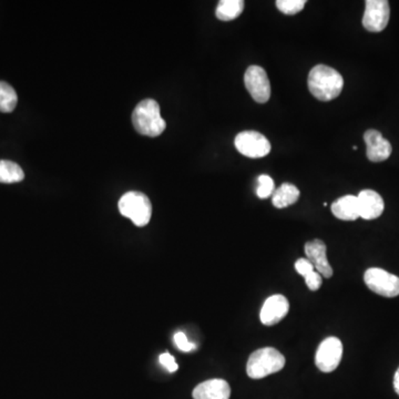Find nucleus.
Returning <instances> with one entry per match:
<instances>
[{
	"mask_svg": "<svg viewBox=\"0 0 399 399\" xmlns=\"http://www.w3.org/2000/svg\"><path fill=\"white\" fill-rule=\"evenodd\" d=\"M174 342H176V347L180 349V351L184 352V353H189V352L193 351L197 348L195 342H190L186 338V335L182 332H178L174 334Z\"/></svg>",
	"mask_w": 399,
	"mask_h": 399,
	"instance_id": "4be33fe9",
	"label": "nucleus"
},
{
	"mask_svg": "<svg viewBox=\"0 0 399 399\" xmlns=\"http://www.w3.org/2000/svg\"><path fill=\"white\" fill-rule=\"evenodd\" d=\"M244 84L254 101L265 103L270 100V80L263 68L259 66H250L244 75Z\"/></svg>",
	"mask_w": 399,
	"mask_h": 399,
	"instance_id": "6e6552de",
	"label": "nucleus"
},
{
	"mask_svg": "<svg viewBox=\"0 0 399 399\" xmlns=\"http://www.w3.org/2000/svg\"><path fill=\"white\" fill-rule=\"evenodd\" d=\"M342 357V344L340 338H325L316 352L315 364L321 372H332L340 366Z\"/></svg>",
	"mask_w": 399,
	"mask_h": 399,
	"instance_id": "0eeeda50",
	"label": "nucleus"
},
{
	"mask_svg": "<svg viewBox=\"0 0 399 399\" xmlns=\"http://www.w3.org/2000/svg\"><path fill=\"white\" fill-rule=\"evenodd\" d=\"M305 0H278L276 7L285 15H296L304 9Z\"/></svg>",
	"mask_w": 399,
	"mask_h": 399,
	"instance_id": "aec40b11",
	"label": "nucleus"
},
{
	"mask_svg": "<svg viewBox=\"0 0 399 399\" xmlns=\"http://www.w3.org/2000/svg\"><path fill=\"white\" fill-rule=\"evenodd\" d=\"M394 389H395V391H396L397 394L399 395V367H398V370H397L396 372H395Z\"/></svg>",
	"mask_w": 399,
	"mask_h": 399,
	"instance_id": "a878e982",
	"label": "nucleus"
},
{
	"mask_svg": "<svg viewBox=\"0 0 399 399\" xmlns=\"http://www.w3.org/2000/svg\"><path fill=\"white\" fill-rule=\"evenodd\" d=\"M234 144L241 154L251 159L266 157L271 152L270 141L257 131H243L239 133Z\"/></svg>",
	"mask_w": 399,
	"mask_h": 399,
	"instance_id": "423d86ee",
	"label": "nucleus"
},
{
	"mask_svg": "<svg viewBox=\"0 0 399 399\" xmlns=\"http://www.w3.org/2000/svg\"><path fill=\"white\" fill-rule=\"evenodd\" d=\"M295 270L299 273V276H302L303 278L308 276L310 273L315 271L313 264L308 261V259H299L295 262Z\"/></svg>",
	"mask_w": 399,
	"mask_h": 399,
	"instance_id": "393cba45",
	"label": "nucleus"
},
{
	"mask_svg": "<svg viewBox=\"0 0 399 399\" xmlns=\"http://www.w3.org/2000/svg\"><path fill=\"white\" fill-rule=\"evenodd\" d=\"M120 213L131 220L137 227H146L152 216L151 201L144 193L127 192L122 195L119 204Z\"/></svg>",
	"mask_w": 399,
	"mask_h": 399,
	"instance_id": "20e7f679",
	"label": "nucleus"
},
{
	"mask_svg": "<svg viewBox=\"0 0 399 399\" xmlns=\"http://www.w3.org/2000/svg\"><path fill=\"white\" fill-rule=\"evenodd\" d=\"M285 357L273 347L259 348L248 357L246 374L252 379H261L283 370Z\"/></svg>",
	"mask_w": 399,
	"mask_h": 399,
	"instance_id": "7ed1b4c3",
	"label": "nucleus"
},
{
	"mask_svg": "<svg viewBox=\"0 0 399 399\" xmlns=\"http://www.w3.org/2000/svg\"><path fill=\"white\" fill-rule=\"evenodd\" d=\"M160 364L165 367L169 372H174L178 370L179 365L176 363L174 357L169 353H163L159 357Z\"/></svg>",
	"mask_w": 399,
	"mask_h": 399,
	"instance_id": "b1692460",
	"label": "nucleus"
},
{
	"mask_svg": "<svg viewBox=\"0 0 399 399\" xmlns=\"http://www.w3.org/2000/svg\"><path fill=\"white\" fill-rule=\"evenodd\" d=\"M299 190L294 184L283 183L273 193L272 203L276 208H287L297 202Z\"/></svg>",
	"mask_w": 399,
	"mask_h": 399,
	"instance_id": "dca6fc26",
	"label": "nucleus"
},
{
	"mask_svg": "<svg viewBox=\"0 0 399 399\" xmlns=\"http://www.w3.org/2000/svg\"><path fill=\"white\" fill-rule=\"evenodd\" d=\"M332 213L342 221H355L359 218V202L355 195H345L333 203Z\"/></svg>",
	"mask_w": 399,
	"mask_h": 399,
	"instance_id": "2eb2a0df",
	"label": "nucleus"
},
{
	"mask_svg": "<svg viewBox=\"0 0 399 399\" xmlns=\"http://www.w3.org/2000/svg\"><path fill=\"white\" fill-rule=\"evenodd\" d=\"M344 79L338 70L325 65H317L308 75V89L319 101L336 99L342 92Z\"/></svg>",
	"mask_w": 399,
	"mask_h": 399,
	"instance_id": "f257e3e1",
	"label": "nucleus"
},
{
	"mask_svg": "<svg viewBox=\"0 0 399 399\" xmlns=\"http://www.w3.org/2000/svg\"><path fill=\"white\" fill-rule=\"evenodd\" d=\"M133 123L140 135L156 138L163 133L167 123L161 116L160 105L152 99L143 100L135 107Z\"/></svg>",
	"mask_w": 399,
	"mask_h": 399,
	"instance_id": "f03ea898",
	"label": "nucleus"
},
{
	"mask_svg": "<svg viewBox=\"0 0 399 399\" xmlns=\"http://www.w3.org/2000/svg\"><path fill=\"white\" fill-rule=\"evenodd\" d=\"M244 10L243 0H222L216 7V16L222 22H231L241 16Z\"/></svg>",
	"mask_w": 399,
	"mask_h": 399,
	"instance_id": "f3484780",
	"label": "nucleus"
},
{
	"mask_svg": "<svg viewBox=\"0 0 399 399\" xmlns=\"http://www.w3.org/2000/svg\"><path fill=\"white\" fill-rule=\"evenodd\" d=\"M326 251V244L319 239L305 244L306 259L313 264L316 272H319L323 278H331L333 276V269L327 261Z\"/></svg>",
	"mask_w": 399,
	"mask_h": 399,
	"instance_id": "f8f14e48",
	"label": "nucleus"
},
{
	"mask_svg": "<svg viewBox=\"0 0 399 399\" xmlns=\"http://www.w3.org/2000/svg\"><path fill=\"white\" fill-rule=\"evenodd\" d=\"M257 183H259V186H257V195L259 199H267L276 191L274 190V188H276L274 181L270 176L262 174V176L257 178Z\"/></svg>",
	"mask_w": 399,
	"mask_h": 399,
	"instance_id": "412c9836",
	"label": "nucleus"
},
{
	"mask_svg": "<svg viewBox=\"0 0 399 399\" xmlns=\"http://www.w3.org/2000/svg\"><path fill=\"white\" fill-rule=\"evenodd\" d=\"M289 310V303L283 295H272L265 301L262 306L259 319L263 325L272 326L280 323L287 315Z\"/></svg>",
	"mask_w": 399,
	"mask_h": 399,
	"instance_id": "9d476101",
	"label": "nucleus"
},
{
	"mask_svg": "<svg viewBox=\"0 0 399 399\" xmlns=\"http://www.w3.org/2000/svg\"><path fill=\"white\" fill-rule=\"evenodd\" d=\"M359 218L364 220H375L383 214L385 209L383 197L372 190H363L357 195Z\"/></svg>",
	"mask_w": 399,
	"mask_h": 399,
	"instance_id": "ddd939ff",
	"label": "nucleus"
},
{
	"mask_svg": "<svg viewBox=\"0 0 399 399\" xmlns=\"http://www.w3.org/2000/svg\"><path fill=\"white\" fill-rule=\"evenodd\" d=\"M363 26L370 33H380L389 24L391 8L387 0H367Z\"/></svg>",
	"mask_w": 399,
	"mask_h": 399,
	"instance_id": "1a4fd4ad",
	"label": "nucleus"
},
{
	"mask_svg": "<svg viewBox=\"0 0 399 399\" xmlns=\"http://www.w3.org/2000/svg\"><path fill=\"white\" fill-rule=\"evenodd\" d=\"M18 96L14 88L5 81H0V112L9 114L17 107Z\"/></svg>",
	"mask_w": 399,
	"mask_h": 399,
	"instance_id": "6ab92c4d",
	"label": "nucleus"
},
{
	"mask_svg": "<svg viewBox=\"0 0 399 399\" xmlns=\"http://www.w3.org/2000/svg\"><path fill=\"white\" fill-rule=\"evenodd\" d=\"M305 283L310 291H317L323 284V276L319 272L313 271L308 276H305Z\"/></svg>",
	"mask_w": 399,
	"mask_h": 399,
	"instance_id": "5701e85b",
	"label": "nucleus"
},
{
	"mask_svg": "<svg viewBox=\"0 0 399 399\" xmlns=\"http://www.w3.org/2000/svg\"><path fill=\"white\" fill-rule=\"evenodd\" d=\"M365 143H366V154L368 160L372 162H383L391 157V142L384 138L382 133L377 130H367L364 135Z\"/></svg>",
	"mask_w": 399,
	"mask_h": 399,
	"instance_id": "9b49d317",
	"label": "nucleus"
},
{
	"mask_svg": "<svg viewBox=\"0 0 399 399\" xmlns=\"http://www.w3.org/2000/svg\"><path fill=\"white\" fill-rule=\"evenodd\" d=\"M193 399H229L231 387L227 380L214 378L205 380L193 389Z\"/></svg>",
	"mask_w": 399,
	"mask_h": 399,
	"instance_id": "4468645a",
	"label": "nucleus"
},
{
	"mask_svg": "<svg viewBox=\"0 0 399 399\" xmlns=\"http://www.w3.org/2000/svg\"><path fill=\"white\" fill-rule=\"evenodd\" d=\"M24 179V173L20 165L8 160H0V183H17Z\"/></svg>",
	"mask_w": 399,
	"mask_h": 399,
	"instance_id": "a211bd4d",
	"label": "nucleus"
},
{
	"mask_svg": "<svg viewBox=\"0 0 399 399\" xmlns=\"http://www.w3.org/2000/svg\"><path fill=\"white\" fill-rule=\"evenodd\" d=\"M364 280L367 287L380 296L391 299L399 295V278L387 271L378 267L368 269L365 272Z\"/></svg>",
	"mask_w": 399,
	"mask_h": 399,
	"instance_id": "39448f33",
	"label": "nucleus"
}]
</instances>
